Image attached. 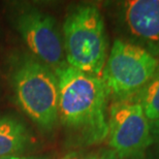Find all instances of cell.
I'll list each match as a JSON object with an SVG mask.
<instances>
[{
	"mask_svg": "<svg viewBox=\"0 0 159 159\" xmlns=\"http://www.w3.org/2000/svg\"><path fill=\"white\" fill-rule=\"evenodd\" d=\"M58 79V120L74 147L104 142L109 132V94L101 77L66 65L55 72Z\"/></svg>",
	"mask_w": 159,
	"mask_h": 159,
	"instance_id": "cell-1",
	"label": "cell"
},
{
	"mask_svg": "<svg viewBox=\"0 0 159 159\" xmlns=\"http://www.w3.org/2000/svg\"><path fill=\"white\" fill-rule=\"evenodd\" d=\"M9 81L22 111L39 128L52 131L59 123L55 72L29 52L16 53L9 61Z\"/></svg>",
	"mask_w": 159,
	"mask_h": 159,
	"instance_id": "cell-2",
	"label": "cell"
},
{
	"mask_svg": "<svg viewBox=\"0 0 159 159\" xmlns=\"http://www.w3.org/2000/svg\"><path fill=\"white\" fill-rule=\"evenodd\" d=\"M66 62L72 68L100 77L107 59V36L99 8L90 3L75 6L62 28Z\"/></svg>",
	"mask_w": 159,
	"mask_h": 159,
	"instance_id": "cell-3",
	"label": "cell"
},
{
	"mask_svg": "<svg viewBox=\"0 0 159 159\" xmlns=\"http://www.w3.org/2000/svg\"><path fill=\"white\" fill-rule=\"evenodd\" d=\"M158 67L159 60L145 49L124 39H116L101 75L109 98L114 102L136 96Z\"/></svg>",
	"mask_w": 159,
	"mask_h": 159,
	"instance_id": "cell-4",
	"label": "cell"
},
{
	"mask_svg": "<svg viewBox=\"0 0 159 159\" xmlns=\"http://www.w3.org/2000/svg\"><path fill=\"white\" fill-rule=\"evenodd\" d=\"M107 142L118 159H145L153 145L150 121L135 97L114 101L109 111Z\"/></svg>",
	"mask_w": 159,
	"mask_h": 159,
	"instance_id": "cell-5",
	"label": "cell"
},
{
	"mask_svg": "<svg viewBox=\"0 0 159 159\" xmlns=\"http://www.w3.org/2000/svg\"><path fill=\"white\" fill-rule=\"evenodd\" d=\"M14 23L31 55L54 72L68 65L62 34L53 16L37 7L28 6L16 14Z\"/></svg>",
	"mask_w": 159,
	"mask_h": 159,
	"instance_id": "cell-6",
	"label": "cell"
},
{
	"mask_svg": "<svg viewBox=\"0 0 159 159\" xmlns=\"http://www.w3.org/2000/svg\"><path fill=\"white\" fill-rule=\"evenodd\" d=\"M117 21L126 41L143 48L159 60V0L119 2Z\"/></svg>",
	"mask_w": 159,
	"mask_h": 159,
	"instance_id": "cell-7",
	"label": "cell"
},
{
	"mask_svg": "<svg viewBox=\"0 0 159 159\" xmlns=\"http://www.w3.org/2000/svg\"><path fill=\"white\" fill-rule=\"evenodd\" d=\"M30 142V132L21 120L8 115L0 117V158L19 155Z\"/></svg>",
	"mask_w": 159,
	"mask_h": 159,
	"instance_id": "cell-8",
	"label": "cell"
},
{
	"mask_svg": "<svg viewBox=\"0 0 159 159\" xmlns=\"http://www.w3.org/2000/svg\"><path fill=\"white\" fill-rule=\"evenodd\" d=\"M134 97L150 122L159 120V67Z\"/></svg>",
	"mask_w": 159,
	"mask_h": 159,
	"instance_id": "cell-9",
	"label": "cell"
},
{
	"mask_svg": "<svg viewBox=\"0 0 159 159\" xmlns=\"http://www.w3.org/2000/svg\"><path fill=\"white\" fill-rule=\"evenodd\" d=\"M60 159H118L111 149H98L95 151H72Z\"/></svg>",
	"mask_w": 159,
	"mask_h": 159,
	"instance_id": "cell-10",
	"label": "cell"
},
{
	"mask_svg": "<svg viewBox=\"0 0 159 159\" xmlns=\"http://www.w3.org/2000/svg\"><path fill=\"white\" fill-rule=\"evenodd\" d=\"M150 125L153 144H156L159 147V120L154 121V122H150Z\"/></svg>",
	"mask_w": 159,
	"mask_h": 159,
	"instance_id": "cell-11",
	"label": "cell"
},
{
	"mask_svg": "<svg viewBox=\"0 0 159 159\" xmlns=\"http://www.w3.org/2000/svg\"><path fill=\"white\" fill-rule=\"evenodd\" d=\"M0 159H47V157L43 156H20V155H11V156L2 157Z\"/></svg>",
	"mask_w": 159,
	"mask_h": 159,
	"instance_id": "cell-12",
	"label": "cell"
},
{
	"mask_svg": "<svg viewBox=\"0 0 159 159\" xmlns=\"http://www.w3.org/2000/svg\"><path fill=\"white\" fill-rule=\"evenodd\" d=\"M145 159H159V156L156 154H153V155H149V156H146Z\"/></svg>",
	"mask_w": 159,
	"mask_h": 159,
	"instance_id": "cell-13",
	"label": "cell"
}]
</instances>
